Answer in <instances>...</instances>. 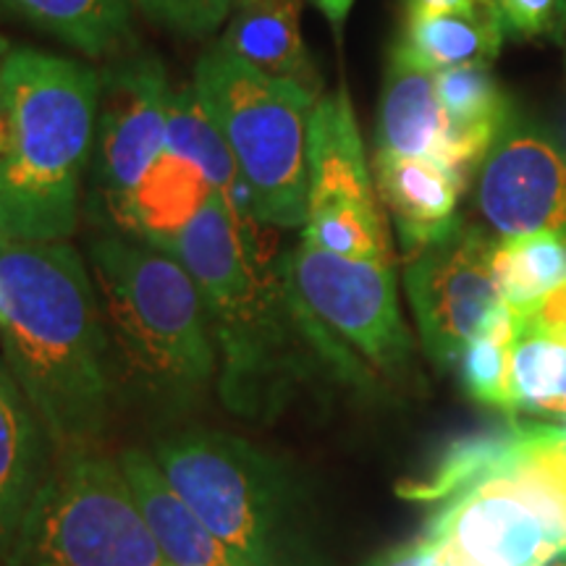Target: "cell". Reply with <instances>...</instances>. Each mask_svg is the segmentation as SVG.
I'll use <instances>...</instances> for the list:
<instances>
[{
    "label": "cell",
    "instance_id": "5b68a950",
    "mask_svg": "<svg viewBox=\"0 0 566 566\" xmlns=\"http://www.w3.org/2000/svg\"><path fill=\"white\" fill-rule=\"evenodd\" d=\"M192 87L250 187L258 223L302 229L310 208L307 137L317 92L254 69L223 42L197 61Z\"/></svg>",
    "mask_w": 566,
    "mask_h": 566
},
{
    "label": "cell",
    "instance_id": "4fadbf2b",
    "mask_svg": "<svg viewBox=\"0 0 566 566\" xmlns=\"http://www.w3.org/2000/svg\"><path fill=\"white\" fill-rule=\"evenodd\" d=\"M378 153L449 163V118L438 101L436 71L396 42L380 97Z\"/></svg>",
    "mask_w": 566,
    "mask_h": 566
},
{
    "label": "cell",
    "instance_id": "9a60e30c",
    "mask_svg": "<svg viewBox=\"0 0 566 566\" xmlns=\"http://www.w3.org/2000/svg\"><path fill=\"white\" fill-rule=\"evenodd\" d=\"M373 179L380 205L391 212L405 254L436 242L459 221L457 205L467 184L436 160L375 150Z\"/></svg>",
    "mask_w": 566,
    "mask_h": 566
},
{
    "label": "cell",
    "instance_id": "f1b7e54d",
    "mask_svg": "<svg viewBox=\"0 0 566 566\" xmlns=\"http://www.w3.org/2000/svg\"><path fill=\"white\" fill-rule=\"evenodd\" d=\"M352 3L354 0H315L317 9H321L325 17L331 19V24H334L336 30L342 27V21L346 19V13H349Z\"/></svg>",
    "mask_w": 566,
    "mask_h": 566
},
{
    "label": "cell",
    "instance_id": "9c48e42d",
    "mask_svg": "<svg viewBox=\"0 0 566 566\" xmlns=\"http://www.w3.org/2000/svg\"><path fill=\"white\" fill-rule=\"evenodd\" d=\"M422 537L449 566H548L566 556V506L516 422L499 467L449 495Z\"/></svg>",
    "mask_w": 566,
    "mask_h": 566
},
{
    "label": "cell",
    "instance_id": "d4e9b609",
    "mask_svg": "<svg viewBox=\"0 0 566 566\" xmlns=\"http://www.w3.org/2000/svg\"><path fill=\"white\" fill-rule=\"evenodd\" d=\"M459 373L472 399L501 409L509 422H516L512 396V310L506 302L464 346L459 357Z\"/></svg>",
    "mask_w": 566,
    "mask_h": 566
},
{
    "label": "cell",
    "instance_id": "83f0119b",
    "mask_svg": "<svg viewBox=\"0 0 566 566\" xmlns=\"http://www.w3.org/2000/svg\"><path fill=\"white\" fill-rule=\"evenodd\" d=\"M367 566H449L441 556L436 554V548L430 546L424 537L407 546L384 551L380 556H375Z\"/></svg>",
    "mask_w": 566,
    "mask_h": 566
},
{
    "label": "cell",
    "instance_id": "5bb4252c",
    "mask_svg": "<svg viewBox=\"0 0 566 566\" xmlns=\"http://www.w3.org/2000/svg\"><path fill=\"white\" fill-rule=\"evenodd\" d=\"M512 310V396L520 412L566 417V283Z\"/></svg>",
    "mask_w": 566,
    "mask_h": 566
},
{
    "label": "cell",
    "instance_id": "44dd1931",
    "mask_svg": "<svg viewBox=\"0 0 566 566\" xmlns=\"http://www.w3.org/2000/svg\"><path fill=\"white\" fill-rule=\"evenodd\" d=\"M504 32L495 0H475L449 11H409L401 42L433 71L491 66L504 45Z\"/></svg>",
    "mask_w": 566,
    "mask_h": 566
},
{
    "label": "cell",
    "instance_id": "4316f807",
    "mask_svg": "<svg viewBox=\"0 0 566 566\" xmlns=\"http://www.w3.org/2000/svg\"><path fill=\"white\" fill-rule=\"evenodd\" d=\"M504 24L522 38H537L556 30L562 21V0H495Z\"/></svg>",
    "mask_w": 566,
    "mask_h": 566
},
{
    "label": "cell",
    "instance_id": "7a4b0ae2",
    "mask_svg": "<svg viewBox=\"0 0 566 566\" xmlns=\"http://www.w3.org/2000/svg\"><path fill=\"white\" fill-rule=\"evenodd\" d=\"M258 221L212 192L174 242L200 289L221 349V396L237 415H268L292 391L294 344L302 336L283 281L258 239ZM307 344V342H304Z\"/></svg>",
    "mask_w": 566,
    "mask_h": 566
},
{
    "label": "cell",
    "instance_id": "484cf974",
    "mask_svg": "<svg viewBox=\"0 0 566 566\" xmlns=\"http://www.w3.org/2000/svg\"><path fill=\"white\" fill-rule=\"evenodd\" d=\"M132 9L184 38H205L223 24L233 0H132Z\"/></svg>",
    "mask_w": 566,
    "mask_h": 566
},
{
    "label": "cell",
    "instance_id": "ac0fdd59",
    "mask_svg": "<svg viewBox=\"0 0 566 566\" xmlns=\"http://www.w3.org/2000/svg\"><path fill=\"white\" fill-rule=\"evenodd\" d=\"M42 436L45 430L30 399L9 365L0 363V548L6 551L51 470Z\"/></svg>",
    "mask_w": 566,
    "mask_h": 566
},
{
    "label": "cell",
    "instance_id": "e0dca14e",
    "mask_svg": "<svg viewBox=\"0 0 566 566\" xmlns=\"http://www.w3.org/2000/svg\"><path fill=\"white\" fill-rule=\"evenodd\" d=\"M307 171L310 208L336 202H380L363 134L344 90L315 103L307 137Z\"/></svg>",
    "mask_w": 566,
    "mask_h": 566
},
{
    "label": "cell",
    "instance_id": "4dcf8cb0",
    "mask_svg": "<svg viewBox=\"0 0 566 566\" xmlns=\"http://www.w3.org/2000/svg\"><path fill=\"white\" fill-rule=\"evenodd\" d=\"M546 438H548L551 451H554L562 462H566V438L562 436V428H558V424H546Z\"/></svg>",
    "mask_w": 566,
    "mask_h": 566
},
{
    "label": "cell",
    "instance_id": "8992f818",
    "mask_svg": "<svg viewBox=\"0 0 566 566\" xmlns=\"http://www.w3.org/2000/svg\"><path fill=\"white\" fill-rule=\"evenodd\" d=\"M155 462L239 566H286L296 501L281 462L244 438L208 428L160 441Z\"/></svg>",
    "mask_w": 566,
    "mask_h": 566
},
{
    "label": "cell",
    "instance_id": "f546056e",
    "mask_svg": "<svg viewBox=\"0 0 566 566\" xmlns=\"http://www.w3.org/2000/svg\"><path fill=\"white\" fill-rule=\"evenodd\" d=\"M467 3H475V0H407V9L409 11H449Z\"/></svg>",
    "mask_w": 566,
    "mask_h": 566
},
{
    "label": "cell",
    "instance_id": "d6a6232c",
    "mask_svg": "<svg viewBox=\"0 0 566 566\" xmlns=\"http://www.w3.org/2000/svg\"><path fill=\"white\" fill-rule=\"evenodd\" d=\"M9 142H11V122H9V113H0V155L9 150Z\"/></svg>",
    "mask_w": 566,
    "mask_h": 566
},
{
    "label": "cell",
    "instance_id": "836d02e7",
    "mask_svg": "<svg viewBox=\"0 0 566 566\" xmlns=\"http://www.w3.org/2000/svg\"><path fill=\"white\" fill-rule=\"evenodd\" d=\"M554 566H566V564H554Z\"/></svg>",
    "mask_w": 566,
    "mask_h": 566
},
{
    "label": "cell",
    "instance_id": "277c9868",
    "mask_svg": "<svg viewBox=\"0 0 566 566\" xmlns=\"http://www.w3.org/2000/svg\"><path fill=\"white\" fill-rule=\"evenodd\" d=\"M87 263L111 346L113 380L158 401L192 399L216 373V338L192 275L174 252L108 233Z\"/></svg>",
    "mask_w": 566,
    "mask_h": 566
},
{
    "label": "cell",
    "instance_id": "7c38bea8",
    "mask_svg": "<svg viewBox=\"0 0 566 566\" xmlns=\"http://www.w3.org/2000/svg\"><path fill=\"white\" fill-rule=\"evenodd\" d=\"M478 210L501 239L566 237V153L546 134L509 122L480 166Z\"/></svg>",
    "mask_w": 566,
    "mask_h": 566
},
{
    "label": "cell",
    "instance_id": "8fae6325",
    "mask_svg": "<svg viewBox=\"0 0 566 566\" xmlns=\"http://www.w3.org/2000/svg\"><path fill=\"white\" fill-rule=\"evenodd\" d=\"M171 95L166 66L150 53L124 55L101 71L90 187L92 202H101L113 226L155 160L166 153Z\"/></svg>",
    "mask_w": 566,
    "mask_h": 566
},
{
    "label": "cell",
    "instance_id": "3957f363",
    "mask_svg": "<svg viewBox=\"0 0 566 566\" xmlns=\"http://www.w3.org/2000/svg\"><path fill=\"white\" fill-rule=\"evenodd\" d=\"M101 71L32 48L6 61L9 150L0 155V242H66L92 166Z\"/></svg>",
    "mask_w": 566,
    "mask_h": 566
},
{
    "label": "cell",
    "instance_id": "2e32d148",
    "mask_svg": "<svg viewBox=\"0 0 566 566\" xmlns=\"http://www.w3.org/2000/svg\"><path fill=\"white\" fill-rule=\"evenodd\" d=\"M122 470L142 520L147 522L168 566H239L229 548L205 527L166 472L145 451L122 457Z\"/></svg>",
    "mask_w": 566,
    "mask_h": 566
},
{
    "label": "cell",
    "instance_id": "ba28073f",
    "mask_svg": "<svg viewBox=\"0 0 566 566\" xmlns=\"http://www.w3.org/2000/svg\"><path fill=\"white\" fill-rule=\"evenodd\" d=\"M283 281L302 338L349 373L394 375L412 357L394 263L349 260L302 242L281 258Z\"/></svg>",
    "mask_w": 566,
    "mask_h": 566
},
{
    "label": "cell",
    "instance_id": "1f68e13d",
    "mask_svg": "<svg viewBox=\"0 0 566 566\" xmlns=\"http://www.w3.org/2000/svg\"><path fill=\"white\" fill-rule=\"evenodd\" d=\"M11 48L9 42L0 38V113L6 108V61H9Z\"/></svg>",
    "mask_w": 566,
    "mask_h": 566
},
{
    "label": "cell",
    "instance_id": "d6986e66",
    "mask_svg": "<svg viewBox=\"0 0 566 566\" xmlns=\"http://www.w3.org/2000/svg\"><path fill=\"white\" fill-rule=\"evenodd\" d=\"M233 6L223 45L265 74L317 92L321 82L300 30L302 0H233Z\"/></svg>",
    "mask_w": 566,
    "mask_h": 566
},
{
    "label": "cell",
    "instance_id": "ffe728a7",
    "mask_svg": "<svg viewBox=\"0 0 566 566\" xmlns=\"http://www.w3.org/2000/svg\"><path fill=\"white\" fill-rule=\"evenodd\" d=\"M210 195L208 179L166 150L129 197L116 231L171 252L179 233L205 208Z\"/></svg>",
    "mask_w": 566,
    "mask_h": 566
},
{
    "label": "cell",
    "instance_id": "cb8c5ba5",
    "mask_svg": "<svg viewBox=\"0 0 566 566\" xmlns=\"http://www.w3.org/2000/svg\"><path fill=\"white\" fill-rule=\"evenodd\" d=\"M499 283L509 307H525L566 283V237L554 231L499 239Z\"/></svg>",
    "mask_w": 566,
    "mask_h": 566
},
{
    "label": "cell",
    "instance_id": "6da1fadb",
    "mask_svg": "<svg viewBox=\"0 0 566 566\" xmlns=\"http://www.w3.org/2000/svg\"><path fill=\"white\" fill-rule=\"evenodd\" d=\"M0 344L59 457L92 451L108 422L111 346L74 247L0 242Z\"/></svg>",
    "mask_w": 566,
    "mask_h": 566
},
{
    "label": "cell",
    "instance_id": "52a82bcc",
    "mask_svg": "<svg viewBox=\"0 0 566 566\" xmlns=\"http://www.w3.org/2000/svg\"><path fill=\"white\" fill-rule=\"evenodd\" d=\"M6 554L9 566H168L122 464L97 451L48 470Z\"/></svg>",
    "mask_w": 566,
    "mask_h": 566
},
{
    "label": "cell",
    "instance_id": "30bf717a",
    "mask_svg": "<svg viewBox=\"0 0 566 566\" xmlns=\"http://www.w3.org/2000/svg\"><path fill=\"white\" fill-rule=\"evenodd\" d=\"M499 239L459 221L436 242L405 254V283L422 349L436 365L459 363L464 346L504 304Z\"/></svg>",
    "mask_w": 566,
    "mask_h": 566
},
{
    "label": "cell",
    "instance_id": "603a6c76",
    "mask_svg": "<svg viewBox=\"0 0 566 566\" xmlns=\"http://www.w3.org/2000/svg\"><path fill=\"white\" fill-rule=\"evenodd\" d=\"M166 150L195 166L208 179L212 192L229 197L244 181L221 129L202 108L195 87H181L171 95Z\"/></svg>",
    "mask_w": 566,
    "mask_h": 566
},
{
    "label": "cell",
    "instance_id": "7402d4cb",
    "mask_svg": "<svg viewBox=\"0 0 566 566\" xmlns=\"http://www.w3.org/2000/svg\"><path fill=\"white\" fill-rule=\"evenodd\" d=\"M0 9L95 61L132 38V0H0Z\"/></svg>",
    "mask_w": 566,
    "mask_h": 566
}]
</instances>
